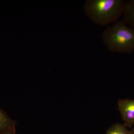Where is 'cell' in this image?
I'll list each match as a JSON object with an SVG mask.
<instances>
[{
	"label": "cell",
	"instance_id": "obj_1",
	"mask_svg": "<svg viewBox=\"0 0 134 134\" xmlns=\"http://www.w3.org/2000/svg\"><path fill=\"white\" fill-rule=\"evenodd\" d=\"M125 2L123 0H87L83 9L94 24L108 26L118 21L122 16Z\"/></svg>",
	"mask_w": 134,
	"mask_h": 134
},
{
	"label": "cell",
	"instance_id": "obj_2",
	"mask_svg": "<svg viewBox=\"0 0 134 134\" xmlns=\"http://www.w3.org/2000/svg\"><path fill=\"white\" fill-rule=\"evenodd\" d=\"M101 36L104 44L111 52L129 54L134 51V28L122 21L108 25Z\"/></svg>",
	"mask_w": 134,
	"mask_h": 134
},
{
	"label": "cell",
	"instance_id": "obj_3",
	"mask_svg": "<svg viewBox=\"0 0 134 134\" xmlns=\"http://www.w3.org/2000/svg\"><path fill=\"white\" fill-rule=\"evenodd\" d=\"M118 109L127 127L134 126V99H120L118 100Z\"/></svg>",
	"mask_w": 134,
	"mask_h": 134
},
{
	"label": "cell",
	"instance_id": "obj_4",
	"mask_svg": "<svg viewBox=\"0 0 134 134\" xmlns=\"http://www.w3.org/2000/svg\"><path fill=\"white\" fill-rule=\"evenodd\" d=\"M122 21L134 28V0L125 2Z\"/></svg>",
	"mask_w": 134,
	"mask_h": 134
},
{
	"label": "cell",
	"instance_id": "obj_5",
	"mask_svg": "<svg viewBox=\"0 0 134 134\" xmlns=\"http://www.w3.org/2000/svg\"><path fill=\"white\" fill-rule=\"evenodd\" d=\"M16 122L12 119L0 107V133L15 127Z\"/></svg>",
	"mask_w": 134,
	"mask_h": 134
},
{
	"label": "cell",
	"instance_id": "obj_6",
	"mask_svg": "<svg viewBox=\"0 0 134 134\" xmlns=\"http://www.w3.org/2000/svg\"><path fill=\"white\" fill-rule=\"evenodd\" d=\"M106 134H131L130 130L124 124L116 123L110 127Z\"/></svg>",
	"mask_w": 134,
	"mask_h": 134
},
{
	"label": "cell",
	"instance_id": "obj_7",
	"mask_svg": "<svg viewBox=\"0 0 134 134\" xmlns=\"http://www.w3.org/2000/svg\"><path fill=\"white\" fill-rule=\"evenodd\" d=\"M0 134H16L15 127L5 130L0 133Z\"/></svg>",
	"mask_w": 134,
	"mask_h": 134
},
{
	"label": "cell",
	"instance_id": "obj_8",
	"mask_svg": "<svg viewBox=\"0 0 134 134\" xmlns=\"http://www.w3.org/2000/svg\"><path fill=\"white\" fill-rule=\"evenodd\" d=\"M130 132L131 134H134V126H133L132 129L130 130Z\"/></svg>",
	"mask_w": 134,
	"mask_h": 134
}]
</instances>
